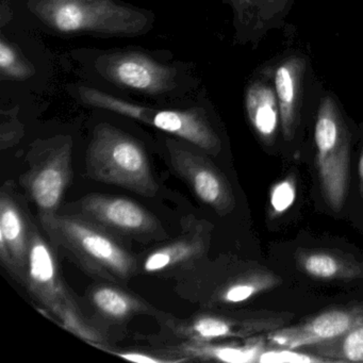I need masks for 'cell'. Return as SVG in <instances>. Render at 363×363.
<instances>
[{"instance_id":"2","label":"cell","mask_w":363,"mask_h":363,"mask_svg":"<svg viewBox=\"0 0 363 363\" xmlns=\"http://www.w3.org/2000/svg\"><path fill=\"white\" fill-rule=\"evenodd\" d=\"M42 230L33 225L23 286L65 329L89 343L103 346L105 335L74 298L63 279L57 250Z\"/></svg>"},{"instance_id":"25","label":"cell","mask_w":363,"mask_h":363,"mask_svg":"<svg viewBox=\"0 0 363 363\" xmlns=\"http://www.w3.org/2000/svg\"><path fill=\"white\" fill-rule=\"evenodd\" d=\"M113 354L121 357V358L126 359V360L141 363L184 362V361L182 359L165 358V357H162L161 354H147V352L144 354V352H113Z\"/></svg>"},{"instance_id":"10","label":"cell","mask_w":363,"mask_h":363,"mask_svg":"<svg viewBox=\"0 0 363 363\" xmlns=\"http://www.w3.org/2000/svg\"><path fill=\"white\" fill-rule=\"evenodd\" d=\"M284 315L259 312L195 314L186 320H167V326L177 337L188 341L210 342L224 337H252L264 331L276 330L286 324Z\"/></svg>"},{"instance_id":"20","label":"cell","mask_w":363,"mask_h":363,"mask_svg":"<svg viewBox=\"0 0 363 363\" xmlns=\"http://www.w3.org/2000/svg\"><path fill=\"white\" fill-rule=\"evenodd\" d=\"M280 284L281 278L269 272H247L223 284L214 293V299L222 303H243Z\"/></svg>"},{"instance_id":"9","label":"cell","mask_w":363,"mask_h":363,"mask_svg":"<svg viewBox=\"0 0 363 363\" xmlns=\"http://www.w3.org/2000/svg\"><path fill=\"white\" fill-rule=\"evenodd\" d=\"M167 147L173 169L191 186L199 201L220 216L233 211L235 201L230 184L201 148L193 150L174 139L167 140Z\"/></svg>"},{"instance_id":"12","label":"cell","mask_w":363,"mask_h":363,"mask_svg":"<svg viewBox=\"0 0 363 363\" xmlns=\"http://www.w3.org/2000/svg\"><path fill=\"white\" fill-rule=\"evenodd\" d=\"M363 325V303L323 312L307 322L271 331L267 339L274 347L307 348L341 337Z\"/></svg>"},{"instance_id":"21","label":"cell","mask_w":363,"mask_h":363,"mask_svg":"<svg viewBox=\"0 0 363 363\" xmlns=\"http://www.w3.org/2000/svg\"><path fill=\"white\" fill-rule=\"evenodd\" d=\"M316 356L335 361L363 362V325L330 341L307 347Z\"/></svg>"},{"instance_id":"7","label":"cell","mask_w":363,"mask_h":363,"mask_svg":"<svg viewBox=\"0 0 363 363\" xmlns=\"http://www.w3.org/2000/svg\"><path fill=\"white\" fill-rule=\"evenodd\" d=\"M314 138L323 194L329 207L340 211L347 196L350 143L347 131L331 99H325L320 106Z\"/></svg>"},{"instance_id":"13","label":"cell","mask_w":363,"mask_h":363,"mask_svg":"<svg viewBox=\"0 0 363 363\" xmlns=\"http://www.w3.org/2000/svg\"><path fill=\"white\" fill-rule=\"evenodd\" d=\"M104 77L145 94H162L174 84V72L140 52L106 55L97 62Z\"/></svg>"},{"instance_id":"22","label":"cell","mask_w":363,"mask_h":363,"mask_svg":"<svg viewBox=\"0 0 363 363\" xmlns=\"http://www.w3.org/2000/svg\"><path fill=\"white\" fill-rule=\"evenodd\" d=\"M0 69L3 77L8 79H26L33 74L30 65L4 40L0 42Z\"/></svg>"},{"instance_id":"14","label":"cell","mask_w":363,"mask_h":363,"mask_svg":"<svg viewBox=\"0 0 363 363\" xmlns=\"http://www.w3.org/2000/svg\"><path fill=\"white\" fill-rule=\"evenodd\" d=\"M184 233L167 245L152 250L144 257L141 269L144 273H161L176 269L199 260L209 246V227L207 222L186 218Z\"/></svg>"},{"instance_id":"3","label":"cell","mask_w":363,"mask_h":363,"mask_svg":"<svg viewBox=\"0 0 363 363\" xmlns=\"http://www.w3.org/2000/svg\"><path fill=\"white\" fill-rule=\"evenodd\" d=\"M86 174L91 179L113 184L145 197L158 194L159 184L143 146L116 127L95 128L86 150Z\"/></svg>"},{"instance_id":"18","label":"cell","mask_w":363,"mask_h":363,"mask_svg":"<svg viewBox=\"0 0 363 363\" xmlns=\"http://www.w3.org/2000/svg\"><path fill=\"white\" fill-rule=\"evenodd\" d=\"M248 118L259 137L267 144L274 141L279 123V104L269 86L256 84L246 95Z\"/></svg>"},{"instance_id":"15","label":"cell","mask_w":363,"mask_h":363,"mask_svg":"<svg viewBox=\"0 0 363 363\" xmlns=\"http://www.w3.org/2000/svg\"><path fill=\"white\" fill-rule=\"evenodd\" d=\"M89 301L97 315L109 323L127 322L140 314H155V308L122 284L103 282L89 290Z\"/></svg>"},{"instance_id":"11","label":"cell","mask_w":363,"mask_h":363,"mask_svg":"<svg viewBox=\"0 0 363 363\" xmlns=\"http://www.w3.org/2000/svg\"><path fill=\"white\" fill-rule=\"evenodd\" d=\"M33 225L24 197L13 182H5L0 191V261L20 284L26 274Z\"/></svg>"},{"instance_id":"24","label":"cell","mask_w":363,"mask_h":363,"mask_svg":"<svg viewBox=\"0 0 363 363\" xmlns=\"http://www.w3.org/2000/svg\"><path fill=\"white\" fill-rule=\"evenodd\" d=\"M296 199V186L293 178H286L274 186L271 191L272 208L276 214L286 212L294 203Z\"/></svg>"},{"instance_id":"16","label":"cell","mask_w":363,"mask_h":363,"mask_svg":"<svg viewBox=\"0 0 363 363\" xmlns=\"http://www.w3.org/2000/svg\"><path fill=\"white\" fill-rule=\"evenodd\" d=\"M296 261L303 273L315 279L350 281L363 277V263L328 250H299Z\"/></svg>"},{"instance_id":"4","label":"cell","mask_w":363,"mask_h":363,"mask_svg":"<svg viewBox=\"0 0 363 363\" xmlns=\"http://www.w3.org/2000/svg\"><path fill=\"white\" fill-rule=\"evenodd\" d=\"M33 11L50 28L62 33L138 35L147 18L112 0H35Z\"/></svg>"},{"instance_id":"23","label":"cell","mask_w":363,"mask_h":363,"mask_svg":"<svg viewBox=\"0 0 363 363\" xmlns=\"http://www.w3.org/2000/svg\"><path fill=\"white\" fill-rule=\"evenodd\" d=\"M333 359L296 352L292 348L275 347L265 350L261 354L258 363H314L333 362Z\"/></svg>"},{"instance_id":"5","label":"cell","mask_w":363,"mask_h":363,"mask_svg":"<svg viewBox=\"0 0 363 363\" xmlns=\"http://www.w3.org/2000/svg\"><path fill=\"white\" fill-rule=\"evenodd\" d=\"M79 94L86 105L133 118L176 135L201 148L206 154L216 156L220 152V140L210 126L205 114L199 110L150 109L90 88L80 89Z\"/></svg>"},{"instance_id":"1","label":"cell","mask_w":363,"mask_h":363,"mask_svg":"<svg viewBox=\"0 0 363 363\" xmlns=\"http://www.w3.org/2000/svg\"><path fill=\"white\" fill-rule=\"evenodd\" d=\"M40 225L57 252L104 281L126 286L139 269L120 238L82 214H44Z\"/></svg>"},{"instance_id":"17","label":"cell","mask_w":363,"mask_h":363,"mask_svg":"<svg viewBox=\"0 0 363 363\" xmlns=\"http://www.w3.org/2000/svg\"><path fill=\"white\" fill-rule=\"evenodd\" d=\"M267 350L263 337H252L243 345H212L209 342L188 341L182 347V356L189 360L222 361L230 363H258Z\"/></svg>"},{"instance_id":"6","label":"cell","mask_w":363,"mask_h":363,"mask_svg":"<svg viewBox=\"0 0 363 363\" xmlns=\"http://www.w3.org/2000/svg\"><path fill=\"white\" fill-rule=\"evenodd\" d=\"M73 143L67 137L40 142L27 156L28 169L21 176V186L35 203L39 216L58 212L73 177Z\"/></svg>"},{"instance_id":"19","label":"cell","mask_w":363,"mask_h":363,"mask_svg":"<svg viewBox=\"0 0 363 363\" xmlns=\"http://www.w3.org/2000/svg\"><path fill=\"white\" fill-rule=\"evenodd\" d=\"M301 63L288 61L276 71L275 86L279 104L280 121L286 140H291L296 128V104L298 95Z\"/></svg>"},{"instance_id":"8","label":"cell","mask_w":363,"mask_h":363,"mask_svg":"<svg viewBox=\"0 0 363 363\" xmlns=\"http://www.w3.org/2000/svg\"><path fill=\"white\" fill-rule=\"evenodd\" d=\"M77 210V213L105 227L120 239L148 242L167 238L158 218L133 199L90 194L78 201Z\"/></svg>"},{"instance_id":"26","label":"cell","mask_w":363,"mask_h":363,"mask_svg":"<svg viewBox=\"0 0 363 363\" xmlns=\"http://www.w3.org/2000/svg\"><path fill=\"white\" fill-rule=\"evenodd\" d=\"M358 173L359 182H360L361 195H362L363 197V150L362 152H361L360 159H359Z\"/></svg>"}]
</instances>
